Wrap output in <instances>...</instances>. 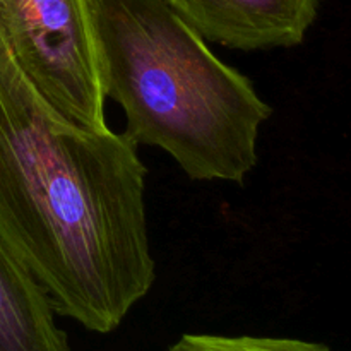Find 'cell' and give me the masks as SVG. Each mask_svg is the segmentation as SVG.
I'll use <instances>...</instances> for the list:
<instances>
[{
  "instance_id": "obj_4",
  "label": "cell",
  "mask_w": 351,
  "mask_h": 351,
  "mask_svg": "<svg viewBox=\"0 0 351 351\" xmlns=\"http://www.w3.org/2000/svg\"><path fill=\"white\" fill-rule=\"evenodd\" d=\"M206 41L232 50L304 43L322 0H161Z\"/></svg>"
},
{
  "instance_id": "obj_6",
  "label": "cell",
  "mask_w": 351,
  "mask_h": 351,
  "mask_svg": "<svg viewBox=\"0 0 351 351\" xmlns=\"http://www.w3.org/2000/svg\"><path fill=\"white\" fill-rule=\"evenodd\" d=\"M168 351H331L321 343L266 336L184 335Z\"/></svg>"
},
{
  "instance_id": "obj_2",
  "label": "cell",
  "mask_w": 351,
  "mask_h": 351,
  "mask_svg": "<svg viewBox=\"0 0 351 351\" xmlns=\"http://www.w3.org/2000/svg\"><path fill=\"white\" fill-rule=\"evenodd\" d=\"M103 93L123 132L160 147L201 182L243 184L273 115L252 81L161 0H91Z\"/></svg>"
},
{
  "instance_id": "obj_3",
  "label": "cell",
  "mask_w": 351,
  "mask_h": 351,
  "mask_svg": "<svg viewBox=\"0 0 351 351\" xmlns=\"http://www.w3.org/2000/svg\"><path fill=\"white\" fill-rule=\"evenodd\" d=\"M0 40L58 112L108 129L91 0H0Z\"/></svg>"
},
{
  "instance_id": "obj_5",
  "label": "cell",
  "mask_w": 351,
  "mask_h": 351,
  "mask_svg": "<svg viewBox=\"0 0 351 351\" xmlns=\"http://www.w3.org/2000/svg\"><path fill=\"white\" fill-rule=\"evenodd\" d=\"M55 317L45 288L0 239V351H72Z\"/></svg>"
},
{
  "instance_id": "obj_1",
  "label": "cell",
  "mask_w": 351,
  "mask_h": 351,
  "mask_svg": "<svg viewBox=\"0 0 351 351\" xmlns=\"http://www.w3.org/2000/svg\"><path fill=\"white\" fill-rule=\"evenodd\" d=\"M146 175L125 132L67 119L0 40V239L91 332L115 331L156 280Z\"/></svg>"
}]
</instances>
